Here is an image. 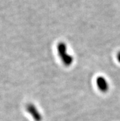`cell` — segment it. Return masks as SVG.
Returning <instances> with one entry per match:
<instances>
[{
	"instance_id": "obj_1",
	"label": "cell",
	"mask_w": 120,
	"mask_h": 121,
	"mask_svg": "<svg viewBox=\"0 0 120 121\" xmlns=\"http://www.w3.org/2000/svg\"><path fill=\"white\" fill-rule=\"evenodd\" d=\"M57 51L59 58L64 66L69 67L71 66L74 62V57L69 54L66 44L60 42L57 45Z\"/></svg>"
},
{
	"instance_id": "obj_4",
	"label": "cell",
	"mask_w": 120,
	"mask_h": 121,
	"mask_svg": "<svg viewBox=\"0 0 120 121\" xmlns=\"http://www.w3.org/2000/svg\"><path fill=\"white\" fill-rule=\"evenodd\" d=\"M116 58H117L118 61L119 63H120V51L118 52V53L117 56H116Z\"/></svg>"
},
{
	"instance_id": "obj_3",
	"label": "cell",
	"mask_w": 120,
	"mask_h": 121,
	"mask_svg": "<svg viewBox=\"0 0 120 121\" xmlns=\"http://www.w3.org/2000/svg\"><path fill=\"white\" fill-rule=\"evenodd\" d=\"M97 88L102 93H107L109 90V85L106 79L103 76H99L96 79Z\"/></svg>"
},
{
	"instance_id": "obj_2",
	"label": "cell",
	"mask_w": 120,
	"mask_h": 121,
	"mask_svg": "<svg viewBox=\"0 0 120 121\" xmlns=\"http://www.w3.org/2000/svg\"><path fill=\"white\" fill-rule=\"evenodd\" d=\"M26 111L34 121H42V116L39 111L37 108L33 103H28L26 106Z\"/></svg>"
}]
</instances>
